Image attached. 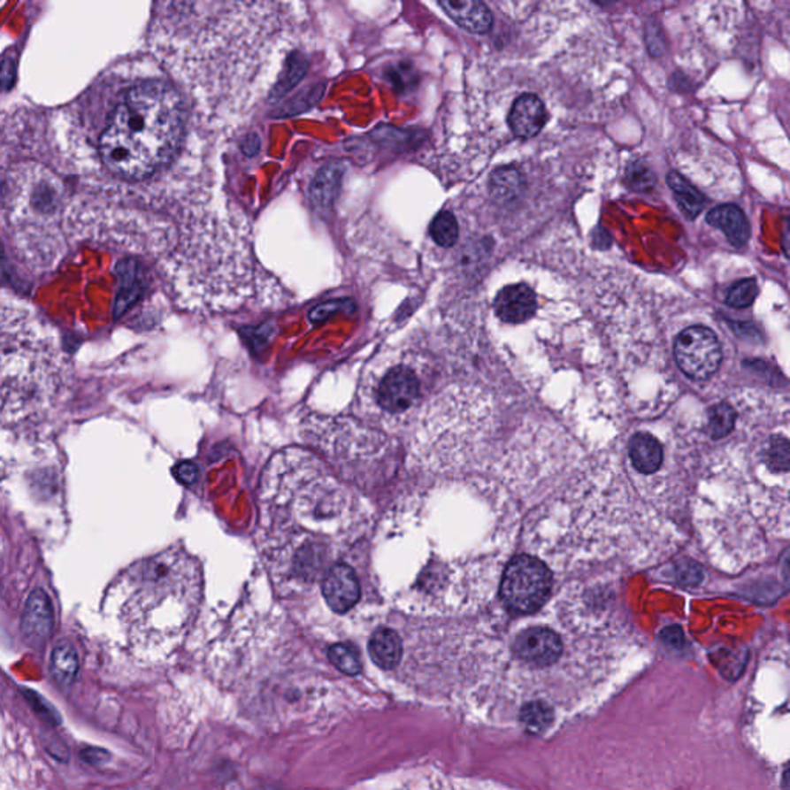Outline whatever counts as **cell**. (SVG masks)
Returning <instances> with one entry per match:
<instances>
[{
    "instance_id": "obj_1",
    "label": "cell",
    "mask_w": 790,
    "mask_h": 790,
    "mask_svg": "<svg viewBox=\"0 0 790 790\" xmlns=\"http://www.w3.org/2000/svg\"><path fill=\"white\" fill-rule=\"evenodd\" d=\"M263 551L275 584L304 590L320 578L332 542L352 534V495L309 454L277 456L263 485Z\"/></svg>"
},
{
    "instance_id": "obj_2",
    "label": "cell",
    "mask_w": 790,
    "mask_h": 790,
    "mask_svg": "<svg viewBox=\"0 0 790 790\" xmlns=\"http://www.w3.org/2000/svg\"><path fill=\"white\" fill-rule=\"evenodd\" d=\"M203 593L198 561L180 547L132 564L109 597L124 646L141 658L173 648L192 625Z\"/></svg>"
},
{
    "instance_id": "obj_3",
    "label": "cell",
    "mask_w": 790,
    "mask_h": 790,
    "mask_svg": "<svg viewBox=\"0 0 790 790\" xmlns=\"http://www.w3.org/2000/svg\"><path fill=\"white\" fill-rule=\"evenodd\" d=\"M184 134L180 93L163 81L134 85L116 105L99 141L107 169L144 180L173 159Z\"/></svg>"
},
{
    "instance_id": "obj_4",
    "label": "cell",
    "mask_w": 790,
    "mask_h": 790,
    "mask_svg": "<svg viewBox=\"0 0 790 790\" xmlns=\"http://www.w3.org/2000/svg\"><path fill=\"white\" fill-rule=\"evenodd\" d=\"M553 588V574L533 556H518L508 564L502 580L501 596L507 609L530 615L542 609Z\"/></svg>"
},
{
    "instance_id": "obj_5",
    "label": "cell",
    "mask_w": 790,
    "mask_h": 790,
    "mask_svg": "<svg viewBox=\"0 0 790 790\" xmlns=\"http://www.w3.org/2000/svg\"><path fill=\"white\" fill-rule=\"evenodd\" d=\"M675 358L684 374L694 380H704L717 372L723 350L712 329L692 326L684 329L676 338Z\"/></svg>"
},
{
    "instance_id": "obj_6",
    "label": "cell",
    "mask_w": 790,
    "mask_h": 790,
    "mask_svg": "<svg viewBox=\"0 0 790 790\" xmlns=\"http://www.w3.org/2000/svg\"><path fill=\"white\" fill-rule=\"evenodd\" d=\"M422 383L416 371L408 364H395L381 375L375 387L377 408L389 416H402L420 397Z\"/></svg>"
},
{
    "instance_id": "obj_7",
    "label": "cell",
    "mask_w": 790,
    "mask_h": 790,
    "mask_svg": "<svg viewBox=\"0 0 790 790\" xmlns=\"http://www.w3.org/2000/svg\"><path fill=\"white\" fill-rule=\"evenodd\" d=\"M321 582L323 596L326 599L329 609L335 613L349 611L362 594L360 580L357 578L354 568L348 564H334L325 573Z\"/></svg>"
},
{
    "instance_id": "obj_8",
    "label": "cell",
    "mask_w": 790,
    "mask_h": 790,
    "mask_svg": "<svg viewBox=\"0 0 790 790\" xmlns=\"http://www.w3.org/2000/svg\"><path fill=\"white\" fill-rule=\"evenodd\" d=\"M536 294L526 284H511L495 296V315L510 325L525 323L536 314Z\"/></svg>"
},
{
    "instance_id": "obj_9",
    "label": "cell",
    "mask_w": 790,
    "mask_h": 790,
    "mask_svg": "<svg viewBox=\"0 0 790 790\" xmlns=\"http://www.w3.org/2000/svg\"><path fill=\"white\" fill-rule=\"evenodd\" d=\"M53 630V610L47 593L36 588L27 599L22 632L33 646H43Z\"/></svg>"
},
{
    "instance_id": "obj_10",
    "label": "cell",
    "mask_w": 790,
    "mask_h": 790,
    "mask_svg": "<svg viewBox=\"0 0 790 790\" xmlns=\"http://www.w3.org/2000/svg\"><path fill=\"white\" fill-rule=\"evenodd\" d=\"M547 121L542 101L531 93L516 99L508 115V126L519 138H533L541 133Z\"/></svg>"
},
{
    "instance_id": "obj_11",
    "label": "cell",
    "mask_w": 790,
    "mask_h": 790,
    "mask_svg": "<svg viewBox=\"0 0 790 790\" xmlns=\"http://www.w3.org/2000/svg\"><path fill=\"white\" fill-rule=\"evenodd\" d=\"M439 5L464 30L483 35L491 30L493 16L488 6L477 0H445Z\"/></svg>"
},
{
    "instance_id": "obj_12",
    "label": "cell",
    "mask_w": 790,
    "mask_h": 790,
    "mask_svg": "<svg viewBox=\"0 0 790 790\" xmlns=\"http://www.w3.org/2000/svg\"><path fill=\"white\" fill-rule=\"evenodd\" d=\"M707 223L723 230L730 244L735 248L746 246L750 238V224L744 211L735 204H723L707 213Z\"/></svg>"
},
{
    "instance_id": "obj_13",
    "label": "cell",
    "mask_w": 790,
    "mask_h": 790,
    "mask_svg": "<svg viewBox=\"0 0 790 790\" xmlns=\"http://www.w3.org/2000/svg\"><path fill=\"white\" fill-rule=\"evenodd\" d=\"M343 176V167L340 164H326L323 169L318 170L314 181L311 184V199L317 205V209L326 211L331 209L340 194V184Z\"/></svg>"
},
{
    "instance_id": "obj_14",
    "label": "cell",
    "mask_w": 790,
    "mask_h": 790,
    "mask_svg": "<svg viewBox=\"0 0 790 790\" xmlns=\"http://www.w3.org/2000/svg\"><path fill=\"white\" fill-rule=\"evenodd\" d=\"M368 652L380 669H394L400 663L403 652L400 636L391 628H379L369 640Z\"/></svg>"
},
{
    "instance_id": "obj_15",
    "label": "cell",
    "mask_w": 790,
    "mask_h": 790,
    "mask_svg": "<svg viewBox=\"0 0 790 790\" xmlns=\"http://www.w3.org/2000/svg\"><path fill=\"white\" fill-rule=\"evenodd\" d=\"M630 460L642 474H653L661 468L663 460V447L653 435L636 434L628 445Z\"/></svg>"
},
{
    "instance_id": "obj_16",
    "label": "cell",
    "mask_w": 790,
    "mask_h": 790,
    "mask_svg": "<svg viewBox=\"0 0 790 790\" xmlns=\"http://www.w3.org/2000/svg\"><path fill=\"white\" fill-rule=\"evenodd\" d=\"M667 182H669L671 192L675 195L676 203L679 204L681 211H684V215L688 219H694V218L698 217L702 209H704V205H706L704 195L701 194L700 190L694 188L692 182H688L678 172H670L669 176H667Z\"/></svg>"
},
{
    "instance_id": "obj_17",
    "label": "cell",
    "mask_w": 790,
    "mask_h": 790,
    "mask_svg": "<svg viewBox=\"0 0 790 790\" xmlns=\"http://www.w3.org/2000/svg\"><path fill=\"white\" fill-rule=\"evenodd\" d=\"M118 275H119V280H121V288H119V294H118V298H116V318L121 317L122 314H126L128 309L132 308L133 304L136 303L139 295H141V292H142L141 281H139L138 265H134L133 261H126V263L119 265Z\"/></svg>"
},
{
    "instance_id": "obj_18",
    "label": "cell",
    "mask_w": 790,
    "mask_h": 790,
    "mask_svg": "<svg viewBox=\"0 0 790 790\" xmlns=\"http://www.w3.org/2000/svg\"><path fill=\"white\" fill-rule=\"evenodd\" d=\"M51 675L58 684L70 686L76 679L79 671V656L76 648L70 642H61L53 648L50 659Z\"/></svg>"
},
{
    "instance_id": "obj_19",
    "label": "cell",
    "mask_w": 790,
    "mask_h": 790,
    "mask_svg": "<svg viewBox=\"0 0 790 790\" xmlns=\"http://www.w3.org/2000/svg\"><path fill=\"white\" fill-rule=\"evenodd\" d=\"M524 186H525L524 178L513 167H502V169L495 170L491 176V192L495 198L503 199V201L519 196L520 190L524 188Z\"/></svg>"
},
{
    "instance_id": "obj_20",
    "label": "cell",
    "mask_w": 790,
    "mask_h": 790,
    "mask_svg": "<svg viewBox=\"0 0 790 790\" xmlns=\"http://www.w3.org/2000/svg\"><path fill=\"white\" fill-rule=\"evenodd\" d=\"M431 236L441 248H453L459 238V224L451 211H443L433 219Z\"/></svg>"
},
{
    "instance_id": "obj_21",
    "label": "cell",
    "mask_w": 790,
    "mask_h": 790,
    "mask_svg": "<svg viewBox=\"0 0 790 790\" xmlns=\"http://www.w3.org/2000/svg\"><path fill=\"white\" fill-rule=\"evenodd\" d=\"M331 661L344 675H358L362 671V659L357 652L356 647L348 644H335L327 652Z\"/></svg>"
},
{
    "instance_id": "obj_22",
    "label": "cell",
    "mask_w": 790,
    "mask_h": 790,
    "mask_svg": "<svg viewBox=\"0 0 790 790\" xmlns=\"http://www.w3.org/2000/svg\"><path fill=\"white\" fill-rule=\"evenodd\" d=\"M758 283L755 278H746L741 281H736L725 295V304L730 308L744 309L754 304L758 296Z\"/></svg>"
},
{
    "instance_id": "obj_23",
    "label": "cell",
    "mask_w": 790,
    "mask_h": 790,
    "mask_svg": "<svg viewBox=\"0 0 790 790\" xmlns=\"http://www.w3.org/2000/svg\"><path fill=\"white\" fill-rule=\"evenodd\" d=\"M735 423V412L729 404L721 403L710 412V434L715 439H723L729 434Z\"/></svg>"
},
{
    "instance_id": "obj_24",
    "label": "cell",
    "mask_w": 790,
    "mask_h": 790,
    "mask_svg": "<svg viewBox=\"0 0 790 790\" xmlns=\"http://www.w3.org/2000/svg\"><path fill=\"white\" fill-rule=\"evenodd\" d=\"M343 309H349L350 311V309H354V304H352L350 300H334V302L323 303V304H318V306H315L311 311L309 318L314 321V323H320V321L329 318L331 315L341 312Z\"/></svg>"
},
{
    "instance_id": "obj_25",
    "label": "cell",
    "mask_w": 790,
    "mask_h": 790,
    "mask_svg": "<svg viewBox=\"0 0 790 790\" xmlns=\"http://www.w3.org/2000/svg\"><path fill=\"white\" fill-rule=\"evenodd\" d=\"M628 178L632 188L636 190H644L646 188H652L653 175L650 170L646 169L644 164H633L628 167Z\"/></svg>"
},
{
    "instance_id": "obj_26",
    "label": "cell",
    "mask_w": 790,
    "mask_h": 790,
    "mask_svg": "<svg viewBox=\"0 0 790 790\" xmlns=\"http://www.w3.org/2000/svg\"><path fill=\"white\" fill-rule=\"evenodd\" d=\"M14 73H16V59L12 56L4 58V61L0 62V88L8 90L12 88L14 82Z\"/></svg>"
},
{
    "instance_id": "obj_27",
    "label": "cell",
    "mask_w": 790,
    "mask_h": 790,
    "mask_svg": "<svg viewBox=\"0 0 790 790\" xmlns=\"http://www.w3.org/2000/svg\"><path fill=\"white\" fill-rule=\"evenodd\" d=\"M701 578H702V574H701V570L696 565H687V567L679 570V579L684 584H688V586L698 584Z\"/></svg>"
},
{
    "instance_id": "obj_28",
    "label": "cell",
    "mask_w": 790,
    "mask_h": 790,
    "mask_svg": "<svg viewBox=\"0 0 790 790\" xmlns=\"http://www.w3.org/2000/svg\"><path fill=\"white\" fill-rule=\"evenodd\" d=\"M176 474L184 483H192L196 479V468L192 464H181L176 468Z\"/></svg>"
},
{
    "instance_id": "obj_29",
    "label": "cell",
    "mask_w": 790,
    "mask_h": 790,
    "mask_svg": "<svg viewBox=\"0 0 790 790\" xmlns=\"http://www.w3.org/2000/svg\"><path fill=\"white\" fill-rule=\"evenodd\" d=\"M246 141H248V142H244V144H246L244 145V150H246V153H249V155H252L254 151L260 149V139H258V136H249Z\"/></svg>"
}]
</instances>
